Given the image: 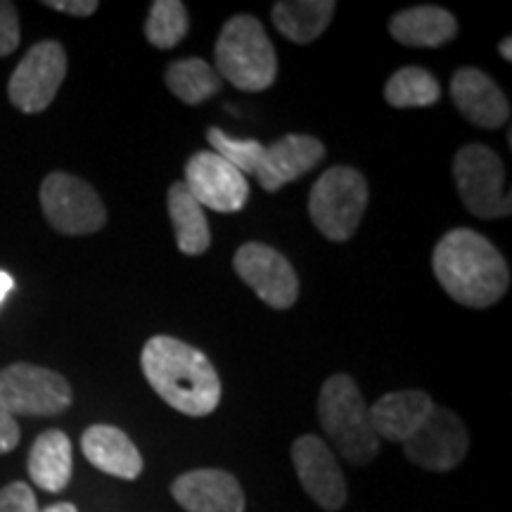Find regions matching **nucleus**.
Segmentation results:
<instances>
[{
	"mask_svg": "<svg viewBox=\"0 0 512 512\" xmlns=\"http://www.w3.org/2000/svg\"><path fill=\"white\" fill-rule=\"evenodd\" d=\"M41 207L50 226L62 235H88L107 223L105 204L93 185L62 171L41 183Z\"/></svg>",
	"mask_w": 512,
	"mask_h": 512,
	"instance_id": "nucleus-8",
	"label": "nucleus"
},
{
	"mask_svg": "<svg viewBox=\"0 0 512 512\" xmlns=\"http://www.w3.org/2000/svg\"><path fill=\"white\" fill-rule=\"evenodd\" d=\"M219 76L240 91L259 93L271 88L278 76V57L266 29L252 15L228 19L214 50Z\"/></svg>",
	"mask_w": 512,
	"mask_h": 512,
	"instance_id": "nucleus-4",
	"label": "nucleus"
},
{
	"mask_svg": "<svg viewBox=\"0 0 512 512\" xmlns=\"http://www.w3.org/2000/svg\"><path fill=\"white\" fill-rule=\"evenodd\" d=\"M12 287H15V280H12L10 273L0 271V304L5 302V297L12 292Z\"/></svg>",
	"mask_w": 512,
	"mask_h": 512,
	"instance_id": "nucleus-31",
	"label": "nucleus"
},
{
	"mask_svg": "<svg viewBox=\"0 0 512 512\" xmlns=\"http://www.w3.org/2000/svg\"><path fill=\"white\" fill-rule=\"evenodd\" d=\"M441 98V86L422 67H403L384 86V100L396 110L408 107H432Z\"/></svg>",
	"mask_w": 512,
	"mask_h": 512,
	"instance_id": "nucleus-24",
	"label": "nucleus"
},
{
	"mask_svg": "<svg viewBox=\"0 0 512 512\" xmlns=\"http://www.w3.org/2000/svg\"><path fill=\"white\" fill-rule=\"evenodd\" d=\"M41 512H79V510H76L72 503H55V505H48V508Z\"/></svg>",
	"mask_w": 512,
	"mask_h": 512,
	"instance_id": "nucleus-33",
	"label": "nucleus"
},
{
	"mask_svg": "<svg viewBox=\"0 0 512 512\" xmlns=\"http://www.w3.org/2000/svg\"><path fill=\"white\" fill-rule=\"evenodd\" d=\"M19 46V17L12 3L0 0V57L15 53Z\"/></svg>",
	"mask_w": 512,
	"mask_h": 512,
	"instance_id": "nucleus-28",
	"label": "nucleus"
},
{
	"mask_svg": "<svg viewBox=\"0 0 512 512\" xmlns=\"http://www.w3.org/2000/svg\"><path fill=\"white\" fill-rule=\"evenodd\" d=\"M451 98L458 112L479 128L496 131L510 119V102L489 74L463 67L451 79Z\"/></svg>",
	"mask_w": 512,
	"mask_h": 512,
	"instance_id": "nucleus-14",
	"label": "nucleus"
},
{
	"mask_svg": "<svg viewBox=\"0 0 512 512\" xmlns=\"http://www.w3.org/2000/svg\"><path fill=\"white\" fill-rule=\"evenodd\" d=\"M29 477L50 494H60L72 479V441L60 430H48L34 441L29 453Z\"/></svg>",
	"mask_w": 512,
	"mask_h": 512,
	"instance_id": "nucleus-20",
	"label": "nucleus"
},
{
	"mask_svg": "<svg viewBox=\"0 0 512 512\" xmlns=\"http://www.w3.org/2000/svg\"><path fill=\"white\" fill-rule=\"evenodd\" d=\"M434 408L437 406L430 396L415 392V389L384 394L373 408H368L370 425H373L377 439L403 444L420 430Z\"/></svg>",
	"mask_w": 512,
	"mask_h": 512,
	"instance_id": "nucleus-17",
	"label": "nucleus"
},
{
	"mask_svg": "<svg viewBox=\"0 0 512 512\" xmlns=\"http://www.w3.org/2000/svg\"><path fill=\"white\" fill-rule=\"evenodd\" d=\"M185 188L204 209L235 214L249 200L247 176L216 152H195L185 164Z\"/></svg>",
	"mask_w": 512,
	"mask_h": 512,
	"instance_id": "nucleus-12",
	"label": "nucleus"
},
{
	"mask_svg": "<svg viewBox=\"0 0 512 512\" xmlns=\"http://www.w3.org/2000/svg\"><path fill=\"white\" fill-rule=\"evenodd\" d=\"M46 8L72 17H91L100 5L95 0H46Z\"/></svg>",
	"mask_w": 512,
	"mask_h": 512,
	"instance_id": "nucleus-29",
	"label": "nucleus"
},
{
	"mask_svg": "<svg viewBox=\"0 0 512 512\" xmlns=\"http://www.w3.org/2000/svg\"><path fill=\"white\" fill-rule=\"evenodd\" d=\"M389 34L403 46L439 48L458 34V19L437 5H418L389 19Z\"/></svg>",
	"mask_w": 512,
	"mask_h": 512,
	"instance_id": "nucleus-19",
	"label": "nucleus"
},
{
	"mask_svg": "<svg viewBox=\"0 0 512 512\" xmlns=\"http://www.w3.org/2000/svg\"><path fill=\"white\" fill-rule=\"evenodd\" d=\"M176 503L188 512H245V494L230 472L192 470L171 484Z\"/></svg>",
	"mask_w": 512,
	"mask_h": 512,
	"instance_id": "nucleus-15",
	"label": "nucleus"
},
{
	"mask_svg": "<svg viewBox=\"0 0 512 512\" xmlns=\"http://www.w3.org/2000/svg\"><path fill=\"white\" fill-rule=\"evenodd\" d=\"M19 444V425L12 415L0 411V456Z\"/></svg>",
	"mask_w": 512,
	"mask_h": 512,
	"instance_id": "nucleus-30",
	"label": "nucleus"
},
{
	"mask_svg": "<svg viewBox=\"0 0 512 512\" xmlns=\"http://www.w3.org/2000/svg\"><path fill=\"white\" fill-rule=\"evenodd\" d=\"M467 448H470V437L463 420L448 408H434L420 430L403 441L406 458L430 472H451L463 463Z\"/></svg>",
	"mask_w": 512,
	"mask_h": 512,
	"instance_id": "nucleus-11",
	"label": "nucleus"
},
{
	"mask_svg": "<svg viewBox=\"0 0 512 512\" xmlns=\"http://www.w3.org/2000/svg\"><path fill=\"white\" fill-rule=\"evenodd\" d=\"M512 41H510V36H505L503 41H501V46H498V53H501V57L505 62H510L512 60Z\"/></svg>",
	"mask_w": 512,
	"mask_h": 512,
	"instance_id": "nucleus-32",
	"label": "nucleus"
},
{
	"mask_svg": "<svg viewBox=\"0 0 512 512\" xmlns=\"http://www.w3.org/2000/svg\"><path fill=\"white\" fill-rule=\"evenodd\" d=\"M453 176L460 200L479 219H501L512 211L510 192L505 188V166L491 147H460L453 159Z\"/></svg>",
	"mask_w": 512,
	"mask_h": 512,
	"instance_id": "nucleus-6",
	"label": "nucleus"
},
{
	"mask_svg": "<svg viewBox=\"0 0 512 512\" xmlns=\"http://www.w3.org/2000/svg\"><path fill=\"white\" fill-rule=\"evenodd\" d=\"M235 271L271 309H290L299 299V278L278 249L247 242L233 256Z\"/></svg>",
	"mask_w": 512,
	"mask_h": 512,
	"instance_id": "nucleus-10",
	"label": "nucleus"
},
{
	"mask_svg": "<svg viewBox=\"0 0 512 512\" xmlns=\"http://www.w3.org/2000/svg\"><path fill=\"white\" fill-rule=\"evenodd\" d=\"M83 456L105 475L136 479L143 472V456L126 432L112 425H93L81 437Z\"/></svg>",
	"mask_w": 512,
	"mask_h": 512,
	"instance_id": "nucleus-18",
	"label": "nucleus"
},
{
	"mask_svg": "<svg viewBox=\"0 0 512 512\" xmlns=\"http://www.w3.org/2000/svg\"><path fill=\"white\" fill-rule=\"evenodd\" d=\"M292 463L299 482L313 503L323 510L337 512L347 503V482L335 453L320 437L304 434L292 444Z\"/></svg>",
	"mask_w": 512,
	"mask_h": 512,
	"instance_id": "nucleus-13",
	"label": "nucleus"
},
{
	"mask_svg": "<svg viewBox=\"0 0 512 512\" xmlns=\"http://www.w3.org/2000/svg\"><path fill=\"white\" fill-rule=\"evenodd\" d=\"M145 380L162 401L190 418H204L221 403V380L200 349L181 339L157 335L140 354Z\"/></svg>",
	"mask_w": 512,
	"mask_h": 512,
	"instance_id": "nucleus-1",
	"label": "nucleus"
},
{
	"mask_svg": "<svg viewBox=\"0 0 512 512\" xmlns=\"http://www.w3.org/2000/svg\"><path fill=\"white\" fill-rule=\"evenodd\" d=\"M72 406V387L55 370L12 363L0 370V411L15 415H60Z\"/></svg>",
	"mask_w": 512,
	"mask_h": 512,
	"instance_id": "nucleus-7",
	"label": "nucleus"
},
{
	"mask_svg": "<svg viewBox=\"0 0 512 512\" xmlns=\"http://www.w3.org/2000/svg\"><path fill=\"white\" fill-rule=\"evenodd\" d=\"M368 207V183L351 166H332L311 188L309 216L332 242H347Z\"/></svg>",
	"mask_w": 512,
	"mask_h": 512,
	"instance_id": "nucleus-5",
	"label": "nucleus"
},
{
	"mask_svg": "<svg viewBox=\"0 0 512 512\" xmlns=\"http://www.w3.org/2000/svg\"><path fill=\"white\" fill-rule=\"evenodd\" d=\"M335 8L337 5L332 0H280L273 5L271 17L275 29L287 41L306 46L328 29Z\"/></svg>",
	"mask_w": 512,
	"mask_h": 512,
	"instance_id": "nucleus-21",
	"label": "nucleus"
},
{
	"mask_svg": "<svg viewBox=\"0 0 512 512\" xmlns=\"http://www.w3.org/2000/svg\"><path fill=\"white\" fill-rule=\"evenodd\" d=\"M169 216L174 223L176 245L183 254L200 256L211 245V230L200 202L190 195L183 181L169 188Z\"/></svg>",
	"mask_w": 512,
	"mask_h": 512,
	"instance_id": "nucleus-22",
	"label": "nucleus"
},
{
	"mask_svg": "<svg viewBox=\"0 0 512 512\" xmlns=\"http://www.w3.org/2000/svg\"><path fill=\"white\" fill-rule=\"evenodd\" d=\"M0 512H41L29 484L12 482L0 489Z\"/></svg>",
	"mask_w": 512,
	"mask_h": 512,
	"instance_id": "nucleus-27",
	"label": "nucleus"
},
{
	"mask_svg": "<svg viewBox=\"0 0 512 512\" xmlns=\"http://www.w3.org/2000/svg\"><path fill=\"white\" fill-rule=\"evenodd\" d=\"M188 10L178 0H155L145 22V38L159 50L178 46L188 36Z\"/></svg>",
	"mask_w": 512,
	"mask_h": 512,
	"instance_id": "nucleus-25",
	"label": "nucleus"
},
{
	"mask_svg": "<svg viewBox=\"0 0 512 512\" xmlns=\"http://www.w3.org/2000/svg\"><path fill=\"white\" fill-rule=\"evenodd\" d=\"M318 420L332 446L351 465H366L380 453L361 389L349 375H332L318 396Z\"/></svg>",
	"mask_w": 512,
	"mask_h": 512,
	"instance_id": "nucleus-3",
	"label": "nucleus"
},
{
	"mask_svg": "<svg viewBox=\"0 0 512 512\" xmlns=\"http://www.w3.org/2000/svg\"><path fill=\"white\" fill-rule=\"evenodd\" d=\"M432 268L448 297L470 309L496 304L510 285L508 261L494 242L470 228H456L439 240Z\"/></svg>",
	"mask_w": 512,
	"mask_h": 512,
	"instance_id": "nucleus-2",
	"label": "nucleus"
},
{
	"mask_svg": "<svg viewBox=\"0 0 512 512\" xmlns=\"http://www.w3.org/2000/svg\"><path fill=\"white\" fill-rule=\"evenodd\" d=\"M166 86L185 105H202L221 91V76L200 57H185L169 64Z\"/></svg>",
	"mask_w": 512,
	"mask_h": 512,
	"instance_id": "nucleus-23",
	"label": "nucleus"
},
{
	"mask_svg": "<svg viewBox=\"0 0 512 512\" xmlns=\"http://www.w3.org/2000/svg\"><path fill=\"white\" fill-rule=\"evenodd\" d=\"M67 76V55L57 41H41L17 64L10 76V102L24 114L48 110Z\"/></svg>",
	"mask_w": 512,
	"mask_h": 512,
	"instance_id": "nucleus-9",
	"label": "nucleus"
},
{
	"mask_svg": "<svg viewBox=\"0 0 512 512\" xmlns=\"http://www.w3.org/2000/svg\"><path fill=\"white\" fill-rule=\"evenodd\" d=\"M325 157V147L313 136H285L264 147V157L256 166V181L266 192L280 190L283 185L302 178Z\"/></svg>",
	"mask_w": 512,
	"mask_h": 512,
	"instance_id": "nucleus-16",
	"label": "nucleus"
},
{
	"mask_svg": "<svg viewBox=\"0 0 512 512\" xmlns=\"http://www.w3.org/2000/svg\"><path fill=\"white\" fill-rule=\"evenodd\" d=\"M207 140L214 147V152L219 157L226 159L228 164H233L240 174H256V166H259L261 157H264V147L259 140H238L230 138L228 133H223L221 128H209Z\"/></svg>",
	"mask_w": 512,
	"mask_h": 512,
	"instance_id": "nucleus-26",
	"label": "nucleus"
}]
</instances>
